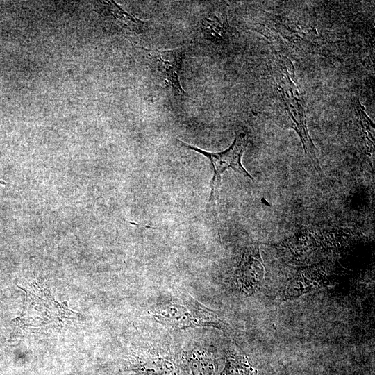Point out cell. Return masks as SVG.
Wrapping results in <instances>:
<instances>
[{"label":"cell","mask_w":375,"mask_h":375,"mask_svg":"<svg viewBox=\"0 0 375 375\" xmlns=\"http://www.w3.org/2000/svg\"><path fill=\"white\" fill-rule=\"evenodd\" d=\"M178 141L187 149L195 151L206 157L211 162L213 176L211 181V192L208 204L215 200L217 188L221 182V175L228 169H232L243 176L253 180V177L247 172L242 165L241 159L246 149L247 141L244 133H237L232 144L225 151L217 153L208 152L197 147Z\"/></svg>","instance_id":"1"},{"label":"cell","mask_w":375,"mask_h":375,"mask_svg":"<svg viewBox=\"0 0 375 375\" xmlns=\"http://www.w3.org/2000/svg\"><path fill=\"white\" fill-rule=\"evenodd\" d=\"M149 58L153 68L157 70L176 94L184 95L185 91L179 82V72L181 69L184 50L178 48L172 50L159 51L142 48Z\"/></svg>","instance_id":"2"},{"label":"cell","mask_w":375,"mask_h":375,"mask_svg":"<svg viewBox=\"0 0 375 375\" xmlns=\"http://www.w3.org/2000/svg\"><path fill=\"white\" fill-rule=\"evenodd\" d=\"M264 275V265L256 247L244 254L237 272V280L243 292L251 294L260 288Z\"/></svg>","instance_id":"3"},{"label":"cell","mask_w":375,"mask_h":375,"mask_svg":"<svg viewBox=\"0 0 375 375\" xmlns=\"http://www.w3.org/2000/svg\"><path fill=\"white\" fill-rule=\"evenodd\" d=\"M299 273L286 285L282 301L297 298L312 290L323 285L324 278L313 272Z\"/></svg>","instance_id":"4"},{"label":"cell","mask_w":375,"mask_h":375,"mask_svg":"<svg viewBox=\"0 0 375 375\" xmlns=\"http://www.w3.org/2000/svg\"><path fill=\"white\" fill-rule=\"evenodd\" d=\"M102 6L104 15L112 17L116 24L130 33H139L147 26L144 22L125 12L112 1H103Z\"/></svg>","instance_id":"5"}]
</instances>
